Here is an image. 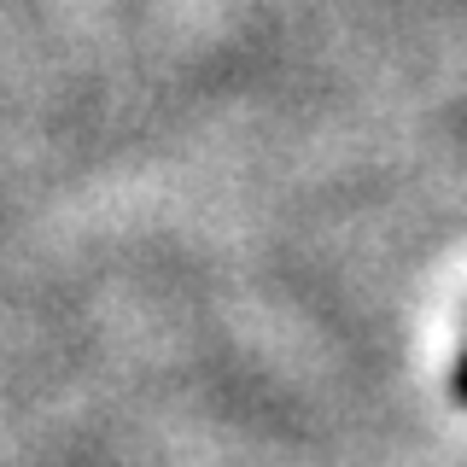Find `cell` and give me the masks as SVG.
Returning a JSON list of instances; mask_svg holds the SVG:
<instances>
[{"label":"cell","instance_id":"6da1fadb","mask_svg":"<svg viewBox=\"0 0 467 467\" xmlns=\"http://www.w3.org/2000/svg\"><path fill=\"white\" fill-rule=\"evenodd\" d=\"M462 398H467V362H462Z\"/></svg>","mask_w":467,"mask_h":467}]
</instances>
